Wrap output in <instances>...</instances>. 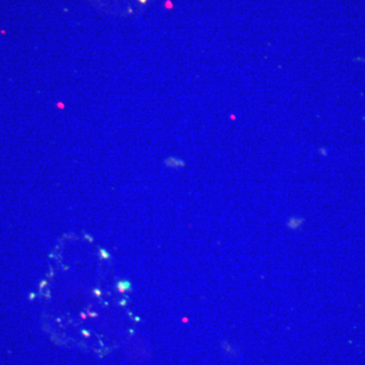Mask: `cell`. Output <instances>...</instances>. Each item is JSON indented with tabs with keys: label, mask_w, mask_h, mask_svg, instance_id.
Masks as SVG:
<instances>
[{
	"label": "cell",
	"mask_w": 365,
	"mask_h": 365,
	"mask_svg": "<svg viewBox=\"0 0 365 365\" xmlns=\"http://www.w3.org/2000/svg\"><path fill=\"white\" fill-rule=\"evenodd\" d=\"M304 222V220L302 218H290L289 222H288L287 225L290 230H297V228L300 227V225Z\"/></svg>",
	"instance_id": "obj_1"
}]
</instances>
